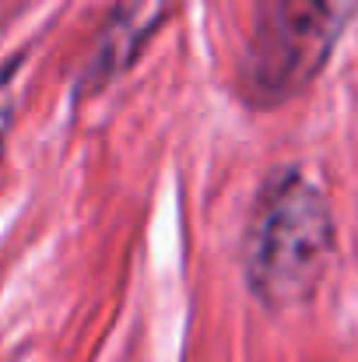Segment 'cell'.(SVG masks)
Instances as JSON below:
<instances>
[{"mask_svg":"<svg viewBox=\"0 0 358 362\" xmlns=\"http://www.w3.org/2000/svg\"><path fill=\"white\" fill-rule=\"evenodd\" d=\"M334 253V215L323 190L299 169L274 173L246 233V281L270 310L306 303Z\"/></svg>","mask_w":358,"mask_h":362,"instance_id":"obj_1","label":"cell"},{"mask_svg":"<svg viewBox=\"0 0 358 362\" xmlns=\"http://www.w3.org/2000/svg\"><path fill=\"white\" fill-rule=\"evenodd\" d=\"M11 74H14V67L0 74V144H4V134L11 127V110H14V103H11Z\"/></svg>","mask_w":358,"mask_h":362,"instance_id":"obj_4","label":"cell"},{"mask_svg":"<svg viewBox=\"0 0 358 362\" xmlns=\"http://www.w3.org/2000/svg\"><path fill=\"white\" fill-rule=\"evenodd\" d=\"M355 18L358 0H267L242 67L249 99L274 106L299 95Z\"/></svg>","mask_w":358,"mask_h":362,"instance_id":"obj_2","label":"cell"},{"mask_svg":"<svg viewBox=\"0 0 358 362\" xmlns=\"http://www.w3.org/2000/svg\"><path fill=\"white\" fill-rule=\"evenodd\" d=\"M162 11H165V0H130L109 21V32L92 64V78H117V71H123L133 60L137 46L162 21Z\"/></svg>","mask_w":358,"mask_h":362,"instance_id":"obj_3","label":"cell"}]
</instances>
